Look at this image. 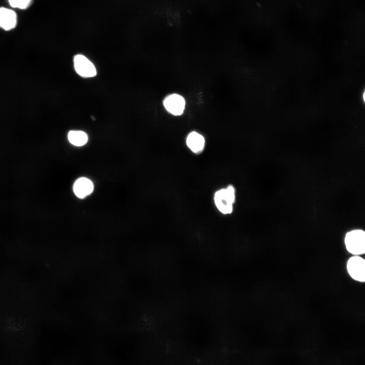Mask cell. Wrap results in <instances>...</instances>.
Here are the masks:
<instances>
[{
	"label": "cell",
	"mask_w": 365,
	"mask_h": 365,
	"mask_svg": "<svg viewBox=\"0 0 365 365\" xmlns=\"http://www.w3.org/2000/svg\"><path fill=\"white\" fill-rule=\"evenodd\" d=\"M214 200L217 209L224 214L232 212L233 204L235 200V189L232 186L216 192Z\"/></svg>",
	"instance_id": "obj_1"
},
{
	"label": "cell",
	"mask_w": 365,
	"mask_h": 365,
	"mask_svg": "<svg viewBox=\"0 0 365 365\" xmlns=\"http://www.w3.org/2000/svg\"><path fill=\"white\" fill-rule=\"evenodd\" d=\"M347 250L351 254L358 256L365 251V233L361 230H354L348 232L345 237Z\"/></svg>",
	"instance_id": "obj_2"
},
{
	"label": "cell",
	"mask_w": 365,
	"mask_h": 365,
	"mask_svg": "<svg viewBox=\"0 0 365 365\" xmlns=\"http://www.w3.org/2000/svg\"><path fill=\"white\" fill-rule=\"evenodd\" d=\"M347 269L350 276L355 280L364 282L365 280V261L358 256L351 257L348 261Z\"/></svg>",
	"instance_id": "obj_3"
},
{
	"label": "cell",
	"mask_w": 365,
	"mask_h": 365,
	"mask_svg": "<svg viewBox=\"0 0 365 365\" xmlns=\"http://www.w3.org/2000/svg\"><path fill=\"white\" fill-rule=\"evenodd\" d=\"M74 67L78 74L85 77H92L96 75L94 64L85 56L77 55L74 58Z\"/></svg>",
	"instance_id": "obj_4"
},
{
	"label": "cell",
	"mask_w": 365,
	"mask_h": 365,
	"mask_svg": "<svg viewBox=\"0 0 365 365\" xmlns=\"http://www.w3.org/2000/svg\"><path fill=\"white\" fill-rule=\"evenodd\" d=\"M166 110L175 116L181 115L185 106V100L180 95L173 94L167 96L163 101Z\"/></svg>",
	"instance_id": "obj_5"
},
{
	"label": "cell",
	"mask_w": 365,
	"mask_h": 365,
	"mask_svg": "<svg viewBox=\"0 0 365 365\" xmlns=\"http://www.w3.org/2000/svg\"><path fill=\"white\" fill-rule=\"evenodd\" d=\"M17 24V16L15 12L5 7H0V27L9 31L14 29Z\"/></svg>",
	"instance_id": "obj_6"
},
{
	"label": "cell",
	"mask_w": 365,
	"mask_h": 365,
	"mask_svg": "<svg viewBox=\"0 0 365 365\" xmlns=\"http://www.w3.org/2000/svg\"><path fill=\"white\" fill-rule=\"evenodd\" d=\"M94 189L93 182L86 177L77 179L73 186V191L77 197L84 198L90 195Z\"/></svg>",
	"instance_id": "obj_7"
},
{
	"label": "cell",
	"mask_w": 365,
	"mask_h": 365,
	"mask_svg": "<svg viewBox=\"0 0 365 365\" xmlns=\"http://www.w3.org/2000/svg\"><path fill=\"white\" fill-rule=\"evenodd\" d=\"M186 142L188 147L192 151L197 153L200 152L203 149L205 139L202 135L194 131L188 135Z\"/></svg>",
	"instance_id": "obj_8"
},
{
	"label": "cell",
	"mask_w": 365,
	"mask_h": 365,
	"mask_svg": "<svg viewBox=\"0 0 365 365\" xmlns=\"http://www.w3.org/2000/svg\"><path fill=\"white\" fill-rule=\"evenodd\" d=\"M67 137L70 143L77 147L84 145L88 141L87 134L82 131L71 130L68 132Z\"/></svg>",
	"instance_id": "obj_9"
},
{
	"label": "cell",
	"mask_w": 365,
	"mask_h": 365,
	"mask_svg": "<svg viewBox=\"0 0 365 365\" xmlns=\"http://www.w3.org/2000/svg\"><path fill=\"white\" fill-rule=\"evenodd\" d=\"M11 7L21 10L28 9L32 4L33 0H8Z\"/></svg>",
	"instance_id": "obj_10"
}]
</instances>
